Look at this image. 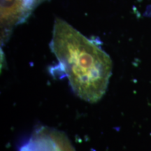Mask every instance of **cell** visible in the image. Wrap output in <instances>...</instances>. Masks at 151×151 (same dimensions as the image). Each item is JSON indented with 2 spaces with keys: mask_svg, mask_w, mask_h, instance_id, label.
Returning <instances> with one entry per match:
<instances>
[{
  "mask_svg": "<svg viewBox=\"0 0 151 151\" xmlns=\"http://www.w3.org/2000/svg\"><path fill=\"white\" fill-rule=\"evenodd\" d=\"M19 151H76L63 132L48 127L36 129Z\"/></svg>",
  "mask_w": 151,
  "mask_h": 151,
  "instance_id": "obj_3",
  "label": "cell"
},
{
  "mask_svg": "<svg viewBox=\"0 0 151 151\" xmlns=\"http://www.w3.org/2000/svg\"><path fill=\"white\" fill-rule=\"evenodd\" d=\"M50 47L74 93L88 102L99 101L112 73L110 56L61 18L55 20Z\"/></svg>",
  "mask_w": 151,
  "mask_h": 151,
  "instance_id": "obj_1",
  "label": "cell"
},
{
  "mask_svg": "<svg viewBox=\"0 0 151 151\" xmlns=\"http://www.w3.org/2000/svg\"><path fill=\"white\" fill-rule=\"evenodd\" d=\"M46 0H1V41L9 39L14 28L23 22Z\"/></svg>",
  "mask_w": 151,
  "mask_h": 151,
  "instance_id": "obj_2",
  "label": "cell"
}]
</instances>
